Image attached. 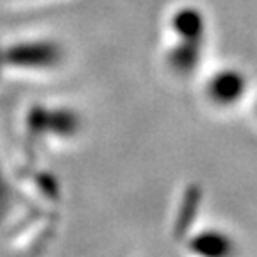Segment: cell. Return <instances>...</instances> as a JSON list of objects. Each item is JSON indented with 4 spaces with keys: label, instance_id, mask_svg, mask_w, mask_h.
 <instances>
[{
    "label": "cell",
    "instance_id": "6da1fadb",
    "mask_svg": "<svg viewBox=\"0 0 257 257\" xmlns=\"http://www.w3.org/2000/svg\"><path fill=\"white\" fill-rule=\"evenodd\" d=\"M191 252L198 257H232L234 241L221 230H207L191 239Z\"/></svg>",
    "mask_w": 257,
    "mask_h": 257
}]
</instances>
